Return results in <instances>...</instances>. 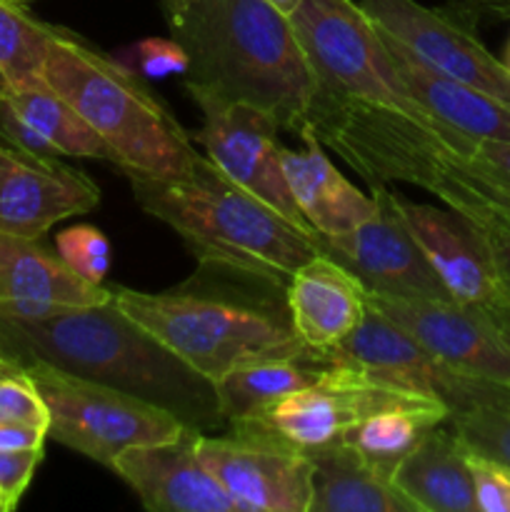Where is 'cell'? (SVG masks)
Returning a JSON list of instances; mask_svg holds the SVG:
<instances>
[{
  "instance_id": "1",
  "label": "cell",
  "mask_w": 510,
  "mask_h": 512,
  "mask_svg": "<svg viewBox=\"0 0 510 512\" xmlns=\"http://www.w3.org/2000/svg\"><path fill=\"white\" fill-rule=\"evenodd\" d=\"M0 345L18 363L53 365L168 410L200 433L225 430L213 380L190 368L115 300L43 318L0 315Z\"/></svg>"
},
{
  "instance_id": "2",
  "label": "cell",
  "mask_w": 510,
  "mask_h": 512,
  "mask_svg": "<svg viewBox=\"0 0 510 512\" xmlns=\"http://www.w3.org/2000/svg\"><path fill=\"white\" fill-rule=\"evenodd\" d=\"M113 300L213 383L245 360L308 348L290 323L285 283L233 265L198 263L175 288H113Z\"/></svg>"
},
{
  "instance_id": "3",
  "label": "cell",
  "mask_w": 510,
  "mask_h": 512,
  "mask_svg": "<svg viewBox=\"0 0 510 512\" xmlns=\"http://www.w3.org/2000/svg\"><path fill=\"white\" fill-rule=\"evenodd\" d=\"M173 38L185 48V83L248 100L300 133L313 78L290 18L268 0H180L168 10Z\"/></svg>"
},
{
  "instance_id": "4",
  "label": "cell",
  "mask_w": 510,
  "mask_h": 512,
  "mask_svg": "<svg viewBox=\"0 0 510 512\" xmlns=\"http://www.w3.org/2000/svg\"><path fill=\"white\" fill-rule=\"evenodd\" d=\"M135 203L180 235L198 263H223L288 285L320 253L318 233L293 223L220 173L203 153L183 175L128 173Z\"/></svg>"
},
{
  "instance_id": "5",
  "label": "cell",
  "mask_w": 510,
  "mask_h": 512,
  "mask_svg": "<svg viewBox=\"0 0 510 512\" xmlns=\"http://www.w3.org/2000/svg\"><path fill=\"white\" fill-rule=\"evenodd\" d=\"M43 80L108 143L125 175L170 178L193 165L198 150L188 130L143 75L73 30L50 25Z\"/></svg>"
},
{
  "instance_id": "6",
  "label": "cell",
  "mask_w": 510,
  "mask_h": 512,
  "mask_svg": "<svg viewBox=\"0 0 510 512\" xmlns=\"http://www.w3.org/2000/svg\"><path fill=\"white\" fill-rule=\"evenodd\" d=\"M48 408V438L100 465L138 445L168 443L188 425L128 393L33 360L23 363Z\"/></svg>"
},
{
  "instance_id": "7",
  "label": "cell",
  "mask_w": 510,
  "mask_h": 512,
  "mask_svg": "<svg viewBox=\"0 0 510 512\" xmlns=\"http://www.w3.org/2000/svg\"><path fill=\"white\" fill-rule=\"evenodd\" d=\"M195 453L238 512H308L313 460L260 420L225 425L223 435L198 433Z\"/></svg>"
},
{
  "instance_id": "8",
  "label": "cell",
  "mask_w": 510,
  "mask_h": 512,
  "mask_svg": "<svg viewBox=\"0 0 510 512\" xmlns=\"http://www.w3.org/2000/svg\"><path fill=\"white\" fill-rule=\"evenodd\" d=\"M190 100L203 113V125L195 133V143L203 155L228 175L233 183L253 193L270 208L283 213L293 223L305 225L280 165L278 120L248 100L225 98L215 90L185 83Z\"/></svg>"
},
{
  "instance_id": "9",
  "label": "cell",
  "mask_w": 510,
  "mask_h": 512,
  "mask_svg": "<svg viewBox=\"0 0 510 512\" xmlns=\"http://www.w3.org/2000/svg\"><path fill=\"white\" fill-rule=\"evenodd\" d=\"M380 30L393 35L435 73L478 88L510 105V73L475 35L473 20L418 0H360Z\"/></svg>"
},
{
  "instance_id": "10",
  "label": "cell",
  "mask_w": 510,
  "mask_h": 512,
  "mask_svg": "<svg viewBox=\"0 0 510 512\" xmlns=\"http://www.w3.org/2000/svg\"><path fill=\"white\" fill-rule=\"evenodd\" d=\"M433 403L438 400L390 388L378 380H370L350 365L333 360V368L318 383L285 395L253 420L270 425L275 433L310 453L335 440H343V435L355 423L380 410L418 408Z\"/></svg>"
},
{
  "instance_id": "11",
  "label": "cell",
  "mask_w": 510,
  "mask_h": 512,
  "mask_svg": "<svg viewBox=\"0 0 510 512\" xmlns=\"http://www.w3.org/2000/svg\"><path fill=\"white\" fill-rule=\"evenodd\" d=\"M368 303L408 330L445 368L510 385V340L488 313L455 300L368 293Z\"/></svg>"
},
{
  "instance_id": "12",
  "label": "cell",
  "mask_w": 510,
  "mask_h": 512,
  "mask_svg": "<svg viewBox=\"0 0 510 512\" xmlns=\"http://www.w3.org/2000/svg\"><path fill=\"white\" fill-rule=\"evenodd\" d=\"M370 193L378 203L373 218L348 233L318 235L320 253L348 268L368 293L450 300L420 245L390 205L388 185L370 188Z\"/></svg>"
},
{
  "instance_id": "13",
  "label": "cell",
  "mask_w": 510,
  "mask_h": 512,
  "mask_svg": "<svg viewBox=\"0 0 510 512\" xmlns=\"http://www.w3.org/2000/svg\"><path fill=\"white\" fill-rule=\"evenodd\" d=\"M388 200L415 243L428 258L430 268L448 290L450 300L495 315L510 308L493 258L485 250L478 230L458 210L415 203L388 188Z\"/></svg>"
},
{
  "instance_id": "14",
  "label": "cell",
  "mask_w": 510,
  "mask_h": 512,
  "mask_svg": "<svg viewBox=\"0 0 510 512\" xmlns=\"http://www.w3.org/2000/svg\"><path fill=\"white\" fill-rule=\"evenodd\" d=\"M98 203V185L80 170L0 145V233L38 240L55 223Z\"/></svg>"
},
{
  "instance_id": "15",
  "label": "cell",
  "mask_w": 510,
  "mask_h": 512,
  "mask_svg": "<svg viewBox=\"0 0 510 512\" xmlns=\"http://www.w3.org/2000/svg\"><path fill=\"white\" fill-rule=\"evenodd\" d=\"M328 353L333 360L360 370L370 380L433 398L448 410L458 403L463 390L465 375L445 368L408 330L370 303L363 323Z\"/></svg>"
},
{
  "instance_id": "16",
  "label": "cell",
  "mask_w": 510,
  "mask_h": 512,
  "mask_svg": "<svg viewBox=\"0 0 510 512\" xmlns=\"http://www.w3.org/2000/svg\"><path fill=\"white\" fill-rule=\"evenodd\" d=\"M200 430L188 428L168 443L128 448L110 470L153 512H238L223 485L195 453Z\"/></svg>"
},
{
  "instance_id": "17",
  "label": "cell",
  "mask_w": 510,
  "mask_h": 512,
  "mask_svg": "<svg viewBox=\"0 0 510 512\" xmlns=\"http://www.w3.org/2000/svg\"><path fill=\"white\" fill-rule=\"evenodd\" d=\"M113 300V290L90 285L35 238L0 233V315L43 318Z\"/></svg>"
},
{
  "instance_id": "18",
  "label": "cell",
  "mask_w": 510,
  "mask_h": 512,
  "mask_svg": "<svg viewBox=\"0 0 510 512\" xmlns=\"http://www.w3.org/2000/svg\"><path fill=\"white\" fill-rule=\"evenodd\" d=\"M295 335L313 350L343 343L368 313V290L348 268L318 253L285 285Z\"/></svg>"
},
{
  "instance_id": "19",
  "label": "cell",
  "mask_w": 510,
  "mask_h": 512,
  "mask_svg": "<svg viewBox=\"0 0 510 512\" xmlns=\"http://www.w3.org/2000/svg\"><path fill=\"white\" fill-rule=\"evenodd\" d=\"M303 148H280L285 183L305 223L323 238L348 233L373 218L378 203L355 188L323 153L313 133H300Z\"/></svg>"
},
{
  "instance_id": "20",
  "label": "cell",
  "mask_w": 510,
  "mask_h": 512,
  "mask_svg": "<svg viewBox=\"0 0 510 512\" xmlns=\"http://www.w3.org/2000/svg\"><path fill=\"white\" fill-rule=\"evenodd\" d=\"M385 35L390 55L395 60L400 78L405 80L413 98L433 118L450 130L480 140H510V105L478 88L435 73L433 68L415 58L400 40Z\"/></svg>"
},
{
  "instance_id": "21",
  "label": "cell",
  "mask_w": 510,
  "mask_h": 512,
  "mask_svg": "<svg viewBox=\"0 0 510 512\" xmlns=\"http://www.w3.org/2000/svg\"><path fill=\"white\" fill-rule=\"evenodd\" d=\"M393 483L418 512H478L468 448L448 423L420 440L395 468Z\"/></svg>"
},
{
  "instance_id": "22",
  "label": "cell",
  "mask_w": 510,
  "mask_h": 512,
  "mask_svg": "<svg viewBox=\"0 0 510 512\" xmlns=\"http://www.w3.org/2000/svg\"><path fill=\"white\" fill-rule=\"evenodd\" d=\"M333 368L328 350L303 348L245 360L215 380L225 423L253 420L285 395L318 383Z\"/></svg>"
},
{
  "instance_id": "23",
  "label": "cell",
  "mask_w": 510,
  "mask_h": 512,
  "mask_svg": "<svg viewBox=\"0 0 510 512\" xmlns=\"http://www.w3.org/2000/svg\"><path fill=\"white\" fill-rule=\"evenodd\" d=\"M313 495L308 512H418L393 483L353 445L335 440L310 450Z\"/></svg>"
},
{
  "instance_id": "24",
  "label": "cell",
  "mask_w": 510,
  "mask_h": 512,
  "mask_svg": "<svg viewBox=\"0 0 510 512\" xmlns=\"http://www.w3.org/2000/svg\"><path fill=\"white\" fill-rule=\"evenodd\" d=\"M5 98L13 105L15 113L43 138L53 155L108 160L115 165L108 143L75 113L73 105L65 103L53 88H48L45 80L25 85V88H10Z\"/></svg>"
},
{
  "instance_id": "25",
  "label": "cell",
  "mask_w": 510,
  "mask_h": 512,
  "mask_svg": "<svg viewBox=\"0 0 510 512\" xmlns=\"http://www.w3.org/2000/svg\"><path fill=\"white\" fill-rule=\"evenodd\" d=\"M445 420L448 408L440 403L380 410L355 423L343 435V443L353 445L375 470L393 478L395 468L418 448L420 440Z\"/></svg>"
},
{
  "instance_id": "26",
  "label": "cell",
  "mask_w": 510,
  "mask_h": 512,
  "mask_svg": "<svg viewBox=\"0 0 510 512\" xmlns=\"http://www.w3.org/2000/svg\"><path fill=\"white\" fill-rule=\"evenodd\" d=\"M445 423L468 450L510 465V385L465 375Z\"/></svg>"
},
{
  "instance_id": "27",
  "label": "cell",
  "mask_w": 510,
  "mask_h": 512,
  "mask_svg": "<svg viewBox=\"0 0 510 512\" xmlns=\"http://www.w3.org/2000/svg\"><path fill=\"white\" fill-rule=\"evenodd\" d=\"M50 25L25 13L23 5L0 0V70L10 88L43 83Z\"/></svg>"
},
{
  "instance_id": "28",
  "label": "cell",
  "mask_w": 510,
  "mask_h": 512,
  "mask_svg": "<svg viewBox=\"0 0 510 512\" xmlns=\"http://www.w3.org/2000/svg\"><path fill=\"white\" fill-rule=\"evenodd\" d=\"M428 193H433L440 203L458 213H483L510 225V190L483 183L468 170L460 168L455 160L445 165Z\"/></svg>"
},
{
  "instance_id": "29",
  "label": "cell",
  "mask_w": 510,
  "mask_h": 512,
  "mask_svg": "<svg viewBox=\"0 0 510 512\" xmlns=\"http://www.w3.org/2000/svg\"><path fill=\"white\" fill-rule=\"evenodd\" d=\"M48 408L23 363L0 355V423H25L48 430Z\"/></svg>"
},
{
  "instance_id": "30",
  "label": "cell",
  "mask_w": 510,
  "mask_h": 512,
  "mask_svg": "<svg viewBox=\"0 0 510 512\" xmlns=\"http://www.w3.org/2000/svg\"><path fill=\"white\" fill-rule=\"evenodd\" d=\"M58 258L78 278L90 285H103L110 270V243L95 225H75L55 238Z\"/></svg>"
},
{
  "instance_id": "31",
  "label": "cell",
  "mask_w": 510,
  "mask_h": 512,
  "mask_svg": "<svg viewBox=\"0 0 510 512\" xmlns=\"http://www.w3.org/2000/svg\"><path fill=\"white\" fill-rule=\"evenodd\" d=\"M123 60L128 68L150 80H163L170 75H185L190 68V58L183 45L175 38H145L125 50Z\"/></svg>"
},
{
  "instance_id": "32",
  "label": "cell",
  "mask_w": 510,
  "mask_h": 512,
  "mask_svg": "<svg viewBox=\"0 0 510 512\" xmlns=\"http://www.w3.org/2000/svg\"><path fill=\"white\" fill-rule=\"evenodd\" d=\"M478 512H510V465L468 450Z\"/></svg>"
},
{
  "instance_id": "33",
  "label": "cell",
  "mask_w": 510,
  "mask_h": 512,
  "mask_svg": "<svg viewBox=\"0 0 510 512\" xmlns=\"http://www.w3.org/2000/svg\"><path fill=\"white\" fill-rule=\"evenodd\" d=\"M455 163L483 183L510 190V140L473 138L468 153Z\"/></svg>"
},
{
  "instance_id": "34",
  "label": "cell",
  "mask_w": 510,
  "mask_h": 512,
  "mask_svg": "<svg viewBox=\"0 0 510 512\" xmlns=\"http://www.w3.org/2000/svg\"><path fill=\"white\" fill-rule=\"evenodd\" d=\"M473 223V228L478 230L480 240H483L485 250L493 258L495 270H498V278L503 283L505 295L510 300V225L500 223V220L488 218L483 213H460Z\"/></svg>"
},
{
  "instance_id": "35",
  "label": "cell",
  "mask_w": 510,
  "mask_h": 512,
  "mask_svg": "<svg viewBox=\"0 0 510 512\" xmlns=\"http://www.w3.org/2000/svg\"><path fill=\"white\" fill-rule=\"evenodd\" d=\"M43 460V450H23V453H0V493L18 505L23 493L28 490L35 470Z\"/></svg>"
},
{
  "instance_id": "36",
  "label": "cell",
  "mask_w": 510,
  "mask_h": 512,
  "mask_svg": "<svg viewBox=\"0 0 510 512\" xmlns=\"http://www.w3.org/2000/svg\"><path fill=\"white\" fill-rule=\"evenodd\" d=\"M48 430L25 423H0V453H23L43 450Z\"/></svg>"
},
{
  "instance_id": "37",
  "label": "cell",
  "mask_w": 510,
  "mask_h": 512,
  "mask_svg": "<svg viewBox=\"0 0 510 512\" xmlns=\"http://www.w3.org/2000/svg\"><path fill=\"white\" fill-rule=\"evenodd\" d=\"M450 10L460 13L468 20L495 18L510 20V0H448Z\"/></svg>"
},
{
  "instance_id": "38",
  "label": "cell",
  "mask_w": 510,
  "mask_h": 512,
  "mask_svg": "<svg viewBox=\"0 0 510 512\" xmlns=\"http://www.w3.org/2000/svg\"><path fill=\"white\" fill-rule=\"evenodd\" d=\"M270 5H273L275 10H278V13H283L285 18H290V15L295 13V10L300 8V5L305 3V0H268Z\"/></svg>"
},
{
  "instance_id": "39",
  "label": "cell",
  "mask_w": 510,
  "mask_h": 512,
  "mask_svg": "<svg viewBox=\"0 0 510 512\" xmlns=\"http://www.w3.org/2000/svg\"><path fill=\"white\" fill-rule=\"evenodd\" d=\"M490 318L495 320V325H498V328L503 330V333L508 335V340H510V308L508 310H500V313L490 315Z\"/></svg>"
},
{
  "instance_id": "40",
  "label": "cell",
  "mask_w": 510,
  "mask_h": 512,
  "mask_svg": "<svg viewBox=\"0 0 510 512\" xmlns=\"http://www.w3.org/2000/svg\"><path fill=\"white\" fill-rule=\"evenodd\" d=\"M8 93H10V83H8V78L3 75V70H0V98H5Z\"/></svg>"
},
{
  "instance_id": "41",
  "label": "cell",
  "mask_w": 510,
  "mask_h": 512,
  "mask_svg": "<svg viewBox=\"0 0 510 512\" xmlns=\"http://www.w3.org/2000/svg\"><path fill=\"white\" fill-rule=\"evenodd\" d=\"M8 510H13V505H10V500L0 493V512H8Z\"/></svg>"
},
{
  "instance_id": "42",
  "label": "cell",
  "mask_w": 510,
  "mask_h": 512,
  "mask_svg": "<svg viewBox=\"0 0 510 512\" xmlns=\"http://www.w3.org/2000/svg\"><path fill=\"white\" fill-rule=\"evenodd\" d=\"M178 3H180V0H163L165 13H168V10H173V8H178Z\"/></svg>"
},
{
  "instance_id": "43",
  "label": "cell",
  "mask_w": 510,
  "mask_h": 512,
  "mask_svg": "<svg viewBox=\"0 0 510 512\" xmlns=\"http://www.w3.org/2000/svg\"><path fill=\"white\" fill-rule=\"evenodd\" d=\"M503 63H505V68H508V73H510V40H508V45H505V58H503Z\"/></svg>"
},
{
  "instance_id": "44",
  "label": "cell",
  "mask_w": 510,
  "mask_h": 512,
  "mask_svg": "<svg viewBox=\"0 0 510 512\" xmlns=\"http://www.w3.org/2000/svg\"><path fill=\"white\" fill-rule=\"evenodd\" d=\"M10 3H18V5H25V3H30V0H10Z\"/></svg>"
},
{
  "instance_id": "45",
  "label": "cell",
  "mask_w": 510,
  "mask_h": 512,
  "mask_svg": "<svg viewBox=\"0 0 510 512\" xmlns=\"http://www.w3.org/2000/svg\"><path fill=\"white\" fill-rule=\"evenodd\" d=\"M0 355H5V353H3V345H0Z\"/></svg>"
}]
</instances>
